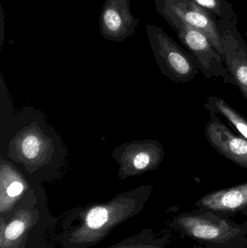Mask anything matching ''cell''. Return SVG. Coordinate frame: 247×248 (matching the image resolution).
<instances>
[{
  "label": "cell",
  "mask_w": 247,
  "mask_h": 248,
  "mask_svg": "<svg viewBox=\"0 0 247 248\" xmlns=\"http://www.w3.org/2000/svg\"><path fill=\"white\" fill-rule=\"evenodd\" d=\"M142 186L120 194L111 201L74 208L58 236L62 248H89L102 241L116 227L139 214L152 191Z\"/></svg>",
  "instance_id": "6da1fadb"
},
{
  "label": "cell",
  "mask_w": 247,
  "mask_h": 248,
  "mask_svg": "<svg viewBox=\"0 0 247 248\" xmlns=\"http://www.w3.org/2000/svg\"><path fill=\"white\" fill-rule=\"evenodd\" d=\"M229 216L198 208L177 216L170 227L204 246L247 248V221L238 224Z\"/></svg>",
  "instance_id": "7a4b0ae2"
},
{
  "label": "cell",
  "mask_w": 247,
  "mask_h": 248,
  "mask_svg": "<svg viewBox=\"0 0 247 248\" xmlns=\"http://www.w3.org/2000/svg\"><path fill=\"white\" fill-rule=\"evenodd\" d=\"M146 31L157 63L165 77L176 84H186L201 73L195 58L161 28L147 25Z\"/></svg>",
  "instance_id": "3957f363"
},
{
  "label": "cell",
  "mask_w": 247,
  "mask_h": 248,
  "mask_svg": "<svg viewBox=\"0 0 247 248\" xmlns=\"http://www.w3.org/2000/svg\"><path fill=\"white\" fill-rule=\"evenodd\" d=\"M173 28L178 39L197 60L200 72L208 79L220 78L225 84L236 87L235 80L226 68L223 58L215 49L208 38L200 31L170 13H161Z\"/></svg>",
  "instance_id": "277c9868"
},
{
  "label": "cell",
  "mask_w": 247,
  "mask_h": 248,
  "mask_svg": "<svg viewBox=\"0 0 247 248\" xmlns=\"http://www.w3.org/2000/svg\"><path fill=\"white\" fill-rule=\"evenodd\" d=\"M158 13H170L204 33L223 59L221 33L209 10L191 0H155Z\"/></svg>",
  "instance_id": "5b68a950"
},
{
  "label": "cell",
  "mask_w": 247,
  "mask_h": 248,
  "mask_svg": "<svg viewBox=\"0 0 247 248\" xmlns=\"http://www.w3.org/2000/svg\"><path fill=\"white\" fill-rule=\"evenodd\" d=\"M205 137L220 155L247 170V140L229 128L216 113H210Z\"/></svg>",
  "instance_id": "8992f818"
},
{
  "label": "cell",
  "mask_w": 247,
  "mask_h": 248,
  "mask_svg": "<svg viewBox=\"0 0 247 248\" xmlns=\"http://www.w3.org/2000/svg\"><path fill=\"white\" fill-rule=\"evenodd\" d=\"M139 19L131 11V0H105L99 18L100 33L111 42H122L133 36Z\"/></svg>",
  "instance_id": "52a82bcc"
},
{
  "label": "cell",
  "mask_w": 247,
  "mask_h": 248,
  "mask_svg": "<svg viewBox=\"0 0 247 248\" xmlns=\"http://www.w3.org/2000/svg\"><path fill=\"white\" fill-rule=\"evenodd\" d=\"M35 203H21L12 210L8 218H0V248H10L28 236L39 220ZM11 212V211H10Z\"/></svg>",
  "instance_id": "ba28073f"
},
{
  "label": "cell",
  "mask_w": 247,
  "mask_h": 248,
  "mask_svg": "<svg viewBox=\"0 0 247 248\" xmlns=\"http://www.w3.org/2000/svg\"><path fill=\"white\" fill-rule=\"evenodd\" d=\"M194 205L227 215L238 213L244 215L247 211V182L209 192L200 198Z\"/></svg>",
  "instance_id": "9c48e42d"
},
{
  "label": "cell",
  "mask_w": 247,
  "mask_h": 248,
  "mask_svg": "<svg viewBox=\"0 0 247 248\" xmlns=\"http://www.w3.org/2000/svg\"><path fill=\"white\" fill-rule=\"evenodd\" d=\"M223 45V61L231 75L247 101V47L243 39L232 31H220Z\"/></svg>",
  "instance_id": "30bf717a"
},
{
  "label": "cell",
  "mask_w": 247,
  "mask_h": 248,
  "mask_svg": "<svg viewBox=\"0 0 247 248\" xmlns=\"http://www.w3.org/2000/svg\"><path fill=\"white\" fill-rule=\"evenodd\" d=\"M128 147L125 150L122 163L125 168L136 172V174L155 170L165 155L162 144L153 140H146Z\"/></svg>",
  "instance_id": "8fae6325"
},
{
  "label": "cell",
  "mask_w": 247,
  "mask_h": 248,
  "mask_svg": "<svg viewBox=\"0 0 247 248\" xmlns=\"http://www.w3.org/2000/svg\"><path fill=\"white\" fill-rule=\"evenodd\" d=\"M204 108L209 113H214L223 117L229 125L247 140V118L233 108L224 99L210 96L205 100Z\"/></svg>",
  "instance_id": "7c38bea8"
},
{
  "label": "cell",
  "mask_w": 247,
  "mask_h": 248,
  "mask_svg": "<svg viewBox=\"0 0 247 248\" xmlns=\"http://www.w3.org/2000/svg\"><path fill=\"white\" fill-rule=\"evenodd\" d=\"M168 238L158 237L150 229H145L134 236L106 248H172L167 247Z\"/></svg>",
  "instance_id": "4fadbf2b"
},
{
  "label": "cell",
  "mask_w": 247,
  "mask_h": 248,
  "mask_svg": "<svg viewBox=\"0 0 247 248\" xmlns=\"http://www.w3.org/2000/svg\"><path fill=\"white\" fill-rule=\"evenodd\" d=\"M22 153L25 159H36L40 155L43 144L42 140L35 135H28L24 137L21 144Z\"/></svg>",
  "instance_id": "5bb4252c"
},
{
  "label": "cell",
  "mask_w": 247,
  "mask_h": 248,
  "mask_svg": "<svg viewBox=\"0 0 247 248\" xmlns=\"http://www.w3.org/2000/svg\"><path fill=\"white\" fill-rule=\"evenodd\" d=\"M193 2L204 7L210 12H213L216 16L222 18H229L230 12L229 4L226 3V0H191Z\"/></svg>",
  "instance_id": "9a60e30c"
},
{
  "label": "cell",
  "mask_w": 247,
  "mask_h": 248,
  "mask_svg": "<svg viewBox=\"0 0 247 248\" xmlns=\"http://www.w3.org/2000/svg\"><path fill=\"white\" fill-rule=\"evenodd\" d=\"M4 10L1 4V11H0V42H1V46H2L4 41Z\"/></svg>",
  "instance_id": "2e32d148"
},
{
  "label": "cell",
  "mask_w": 247,
  "mask_h": 248,
  "mask_svg": "<svg viewBox=\"0 0 247 248\" xmlns=\"http://www.w3.org/2000/svg\"><path fill=\"white\" fill-rule=\"evenodd\" d=\"M28 236H26L24 238L22 239L20 242L17 243V244L13 246V247L10 248H26V241H27Z\"/></svg>",
  "instance_id": "e0dca14e"
},
{
  "label": "cell",
  "mask_w": 247,
  "mask_h": 248,
  "mask_svg": "<svg viewBox=\"0 0 247 248\" xmlns=\"http://www.w3.org/2000/svg\"><path fill=\"white\" fill-rule=\"evenodd\" d=\"M204 248H216V247H210V246H204Z\"/></svg>",
  "instance_id": "ac0fdd59"
},
{
  "label": "cell",
  "mask_w": 247,
  "mask_h": 248,
  "mask_svg": "<svg viewBox=\"0 0 247 248\" xmlns=\"http://www.w3.org/2000/svg\"><path fill=\"white\" fill-rule=\"evenodd\" d=\"M244 215L247 216V212H246V213H245V214H244Z\"/></svg>",
  "instance_id": "d6986e66"
},
{
  "label": "cell",
  "mask_w": 247,
  "mask_h": 248,
  "mask_svg": "<svg viewBox=\"0 0 247 248\" xmlns=\"http://www.w3.org/2000/svg\"><path fill=\"white\" fill-rule=\"evenodd\" d=\"M246 37H247V32L246 33Z\"/></svg>",
  "instance_id": "ffe728a7"
}]
</instances>
